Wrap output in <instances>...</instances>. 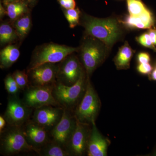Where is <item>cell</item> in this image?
I'll return each instance as SVG.
<instances>
[{
	"mask_svg": "<svg viewBox=\"0 0 156 156\" xmlns=\"http://www.w3.org/2000/svg\"><path fill=\"white\" fill-rule=\"evenodd\" d=\"M83 18V25L87 35L98 39L109 48L119 39L122 30L116 20L101 19L87 15Z\"/></svg>",
	"mask_w": 156,
	"mask_h": 156,
	"instance_id": "cell-1",
	"label": "cell"
},
{
	"mask_svg": "<svg viewBox=\"0 0 156 156\" xmlns=\"http://www.w3.org/2000/svg\"><path fill=\"white\" fill-rule=\"evenodd\" d=\"M87 36L88 37L84 40L79 50L87 77H89L105 60L109 48L98 39Z\"/></svg>",
	"mask_w": 156,
	"mask_h": 156,
	"instance_id": "cell-2",
	"label": "cell"
},
{
	"mask_svg": "<svg viewBox=\"0 0 156 156\" xmlns=\"http://www.w3.org/2000/svg\"><path fill=\"white\" fill-rule=\"evenodd\" d=\"M79 49L53 43L42 45L34 51L28 70L44 63L61 62L69 55L77 52Z\"/></svg>",
	"mask_w": 156,
	"mask_h": 156,
	"instance_id": "cell-3",
	"label": "cell"
},
{
	"mask_svg": "<svg viewBox=\"0 0 156 156\" xmlns=\"http://www.w3.org/2000/svg\"><path fill=\"white\" fill-rule=\"evenodd\" d=\"M85 73L72 86H66L56 82L53 87V93L59 106L69 109L76 105L83 96L86 89L87 76Z\"/></svg>",
	"mask_w": 156,
	"mask_h": 156,
	"instance_id": "cell-4",
	"label": "cell"
},
{
	"mask_svg": "<svg viewBox=\"0 0 156 156\" xmlns=\"http://www.w3.org/2000/svg\"><path fill=\"white\" fill-rule=\"evenodd\" d=\"M100 107V101L96 91L87 77L86 90L76 111V119L82 123L91 124L95 122Z\"/></svg>",
	"mask_w": 156,
	"mask_h": 156,
	"instance_id": "cell-5",
	"label": "cell"
},
{
	"mask_svg": "<svg viewBox=\"0 0 156 156\" xmlns=\"http://www.w3.org/2000/svg\"><path fill=\"white\" fill-rule=\"evenodd\" d=\"M1 139V151L5 154L13 155L22 152H39L37 148L30 145L19 127H13L5 132Z\"/></svg>",
	"mask_w": 156,
	"mask_h": 156,
	"instance_id": "cell-6",
	"label": "cell"
},
{
	"mask_svg": "<svg viewBox=\"0 0 156 156\" xmlns=\"http://www.w3.org/2000/svg\"><path fill=\"white\" fill-rule=\"evenodd\" d=\"M53 87L30 86L26 90L23 101L31 109L46 105L59 106L53 96Z\"/></svg>",
	"mask_w": 156,
	"mask_h": 156,
	"instance_id": "cell-7",
	"label": "cell"
},
{
	"mask_svg": "<svg viewBox=\"0 0 156 156\" xmlns=\"http://www.w3.org/2000/svg\"><path fill=\"white\" fill-rule=\"evenodd\" d=\"M73 54L66 57L58 65L57 81L66 86L74 85L85 73L80 62Z\"/></svg>",
	"mask_w": 156,
	"mask_h": 156,
	"instance_id": "cell-8",
	"label": "cell"
},
{
	"mask_svg": "<svg viewBox=\"0 0 156 156\" xmlns=\"http://www.w3.org/2000/svg\"><path fill=\"white\" fill-rule=\"evenodd\" d=\"M58 65L46 63L27 70L30 86L54 87L56 83Z\"/></svg>",
	"mask_w": 156,
	"mask_h": 156,
	"instance_id": "cell-9",
	"label": "cell"
},
{
	"mask_svg": "<svg viewBox=\"0 0 156 156\" xmlns=\"http://www.w3.org/2000/svg\"><path fill=\"white\" fill-rule=\"evenodd\" d=\"M90 131L89 124L81 122L76 119L75 129L66 146L70 154L83 156L87 153Z\"/></svg>",
	"mask_w": 156,
	"mask_h": 156,
	"instance_id": "cell-10",
	"label": "cell"
},
{
	"mask_svg": "<svg viewBox=\"0 0 156 156\" xmlns=\"http://www.w3.org/2000/svg\"><path fill=\"white\" fill-rule=\"evenodd\" d=\"M76 119L73 117L68 109L64 108L61 119L52 132L54 142L62 147L67 146L75 129Z\"/></svg>",
	"mask_w": 156,
	"mask_h": 156,
	"instance_id": "cell-11",
	"label": "cell"
},
{
	"mask_svg": "<svg viewBox=\"0 0 156 156\" xmlns=\"http://www.w3.org/2000/svg\"><path fill=\"white\" fill-rule=\"evenodd\" d=\"M30 109L16 96L10 98L5 113V119L12 127H19L28 119Z\"/></svg>",
	"mask_w": 156,
	"mask_h": 156,
	"instance_id": "cell-12",
	"label": "cell"
},
{
	"mask_svg": "<svg viewBox=\"0 0 156 156\" xmlns=\"http://www.w3.org/2000/svg\"><path fill=\"white\" fill-rule=\"evenodd\" d=\"M64 108L58 106L46 105L36 109L34 122L46 130L54 128L61 119Z\"/></svg>",
	"mask_w": 156,
	"mask_h": 156,
	"instance_id": "cell-13",
	"label": "cell"
},
{
	"mask_svg": "<svg viewBox=\"0 0 156 156\" xmlns=\"http://www.w3.org/2000/svg\"><path fill=\"white\" fill-rule=\"evenodd\" d=\"M108 144V140L98 131L95 122H92L87 145V155L107 156Z\"/></svg>",
	"mask_w": 156,
	"mask_h": 156,
	"instance_id": "cell-14",
	"label": "cell"
},
{
	"mask_svg": "<svg viewBox=\"0 0 156 156\" xmlns=\"http://www.w3.org/2000/svg\"><path fill=\"white\" fill-rule=\"evenodd\" d=\"M22 130L27 141L34 147L42 146L47 142V130L34 122L29 123Z\"/></svg>",
	"mask_w": 156,
	"mask_h": 156,
	"instance_id": "cell-15",
	"label": "cell"
},
{
	"mask_svg": "<svg viewBox=\"0 0 156 156\" xmlns=\"http://www.w3.org/2000/svg\"><path fill=\"white\" fill-rule=\"evenodd\" d=\"M121 22L131 28L149 29L155 28L156 21L153 14L147 9L144 13L138 16H127Z\"/></svg>",
	"mask_w": 156,
	"mask_h": 156,
	"instance_id": "cell-16",
	"label": "cell"
},
{
	"mask_svg": "<svg viewBox=\"0 0 156 156\" xmlns=\"http://www.w3.org/2000/svg\"><path fill=\"white\" fill-rule=\"evenodd\" d=\"M134 53V50H132L128 42H125L124 45L119 49L114 59V62L117 69H128L130 68V62Z\"/></svg>",
	"mask_w": 156,
	"mask_h": 156,
	"instance_id": "cell-17",
	"label": "cell"
},
{
	"mask_svg": "<svg viewBox=\"0 0 156 156\" xmlns=\"http://www.w3.org/2000/svg\"><path fill=\"white\" fill-rule=\"evenodd\" d=\"M20 56V52L16 46L9 45L4 48L0 53L1 68H9L17 61Z\"/></svg>",
	"mask_w": 156,
	"mask_h": 156,
	"instance_id": "cell-18",
	"label": "cell"
},
{
	"mask_svg": "<svg viewBox=\"0 0 156 156\" xmlns=\"http://www.w3.org/2000/svg\"><path fill=\"white\" fill-rule=\"evenodd\" d=\"M27 3L24 0H18L9 3L7 5V15L11 20H16L28 11Z\"/></svg>",
	"mask_w": 156,
	"mask_h": 156,
	"instance_id": "cell-19",
	"label": "cell"
},
{
	"mask_svg": "<svg viewBox=\"0 0 156 156\" xmlns=\"http://www.w3.org/2000/svg\"><path fill=\"white\" fill-rule=\"evenodd\" d=\"M14 26L18 36L21 39L25 37L29 32L31 27V19L30 14H26L16 19Z\"/></svg>",
	"mask_w": 156,
	"mask_h": 156,
	"instance_id": "cell-20",
	"label": "cell"
},
{
	"mask_svg": "<svg viewBox=\"0 0 156 156\" xmlns=\"http://www.w3.org/2000/svg\"><path fill=\"white\" fill-rule=\"evenodd\" d=\"M16 30L10 24L3 23L0 26V42L1 44H5L14 41L17 38Z\"/></svg>",
	"mask_w": 156,
	"mask_h": 156,
	"instance_id": "cell-21",
	"label": "cell"
},
{
	"mask_svg": "<svg viewBox=\"0 0 156 156\" xmlns=\"http://www.w3.org/2000/svg\"><path fill=\"white\" fill-rule=\"evenodd\" d=\"M43 155L46 156H66L70 155L67 151L65 150L62 146L54 142L46 146L42 151Z\"/></svg>",
	"mask_w": 156,
	"mask_h": 156,
	"instance_id": "cell-22",
	"label": "cell"
},
{
	"mask_svg": "<svg viewBox=\"0 0 156 156\" xmlns=\"http://www.w3.org/2000/svg\"><path fill=\"white\" fill-rule=\"evenodd\" d=\"M129 15L137 16L144 13L147 9L141 0H127Z\"/></svg>",
	"mask_w": 156,
	"mask_h": 156,
	"instance_id": "cell-23",
	"label": "cell"
},
{
	"mask_svg": "<svg viewBox=\"0 0 156 156\" xmlns=\"http://www.w3.org/2000/svg\"><path fill=\"white\" fill-rule=\"evenodd\" d=\"M64 13L66 18L69 23L70 28H73L79 24L80 23V11L77 9H65Z\"/></svg>",
	"mask_w": 156,
	"mask_h": 156,
	"instance_id": "cell-24",
	"label": "cell"
},
{
	"mask_svg": "<svg viewBox=\"0 0 156 156\" xmlns=\"http://www.w3.org/2000/svg\"><path fill=\"white\" fill-rule=\"evenodd\" d=\"M12 75L20 89L25 90L29 87L30 82L28 74H27L25 71H15Z\"/></svg>",
	"mask_w": 156,
	"mask_h": 156,
	"instance_id": "cell-25",
	"label": "cell"
},
{
	"mask_svg": "<svg viewBox=\"0 0 156 156\" xmlns=\"http://www.w3.org/2000/svg\"><path fill=\"white\" fill-rule=\"evenodd\" d=\"M5 88L9 94L15 95L19 92L20 89L13 75H9L5 80Z\"/></svg>",
	"mask_w": 156,
	"mask_h": 156,
	"instance_id": "cell-26",
	"label": "cell"
},
{
	"mask_svg": "<svg viewBox=\"0 0 156 156\" xmlns=\"http://www.w3.org/2000/svg\"><path fill=\"white\" fill-rule=\"evenodd\" d=\"M136 40L140 44L142 45L144 47L150 48L156 52V48L153 44L150 37L147 32L143 34L139 37H136Z\"/></svg>",
	"mask_w": 156,
	"mask_h": 156,
	"instance_id": "cell-27",
	"label": "cell"
},
{
	"mask_svg": "<svg viewBox=\"0 0 156 156\" xmlns=\"http://www.w3.org/2000/svg\"><path fill=\"white\" fill-rule=\"evenodd\" d=\"M137 71L141 74L150 75L153 70V68L150 63L138 64L136 67Z\"/></svg>",
	"mask_w": 156,
	"mask_h": 156,
	"instance_id": "cell-28",
	"label": "cell"
},
{
	"mask_svg": "<svg viewBox=\"0 0 156 156\" xmlns=\"http://www.w3.org/2000/svg\"><path fill=\"white\" fill-rule=\"evenodd\" d=\"M58 3L63 9H75V0H58Z\"/></svg>",
	"mask_w": 156,
	"mask_h": 156,
	"instance_id": "cell-29",
	"label": "cell"
},
{
	"mask_svg": "<svg viewBox=\"0 0 156 156\" xmlns=\"http://www.w3.org/2000/svg\"><path fill=\"white\" fill-rule=\"evenodd\" d=\"M137 61L138 64L150 63L151 57L149 54L146 52H141L137 56Z\"/></svg>",
	"mask_w": 156,
	"mask_h": 156,
	"instance_id": "cell-30",
	"label": "cell"
},
{
	"mask_svg": "<svg viewBox=\"0 0 156 156\" xmlns=\"http://www.w3.org/2000/svg\"><path fill=\"white\" fill-rule=\"evenodd\" d=\"M147 32L150 37L153 44L156 49V29L155 28L149 29L147 31Z\"/></svg>",
	"mask_w": 156,
	"mask_h": 156,
	"instance_id": "cell-31",
	"label": "cell"
},
{
	"mask_svg": "<svg viewBox=\"0 0 156 156\" xmlns=\"http://www.w3.org/2000/svg\"><path fill=\"white\" fill-rule=\"evenodd\" d=\"M6 120L5 118H4L1 115L0 116V131L1 133L2 131L4 128H5V126H6Z\"/></svg>",
	"mask_w": 156,
	"mask_h": 156,
	"instance_id": "cell-32",
	"label": "cell"
},
{
	"mask_svg": "<svg viewBox=\"0 0 156 156\" xmlns=\"http://www.w3.org/2000/svg\"><path fill=\"white\" fill-rule=\"evenodd\" d=\"M7 11H6L5 8L2 5V4L0 5V16L1 18H2L5 16V14H7Z\"/></svg>",
	"mask_w": 156,
	"mask_h": 156,
	"instance_id": "cell-33",
	"label": "cell"
},
{
	"mask_svg": "<svg viewBox=\"0 0 156 156\" xmlns=\"http://www.w3.org/2000/svg\"><path fill=\"white\" fill-rule=\"evenodd\" d=\"M150 78L152 80L156 81V66L150 74Z\"/></svg>",
	"mask_w": 156,
	"mask_h": 156,
	"instance_id": "cell-34",
	"label": "cell"
},
{
	"mask_svg": "<svg viewBox=\"0 0 156 156\" xmlns=\"http://www.w3.org/2000/svg\"><path fill=\"white\" fill-rule=\"evenodd\" d=\"M9 0H3V2H4V4L5 5L7 6L9 3Z\"/></svg>",
	"mask_w": 156,
	"mask_h": 156,
	"instance_id": "cell-35",
	"label": "cell"
},
{
	"mask_svg": "<svg viewBox=\"0 0 156 156\" xmlns=\"http://www.w3.org/2000/svg\"><path fill=\"white\" fill-rule=\"evenodd\" d=\"M36 1V0H27V2H28L29 3H31V4H33Z\"/></svg>",
	"mask_w": 156,
	"mask_h": 156,
	"instance_id": "cell-36",
	"label": "cell"
},
{
	"mask_svg": "<svg viewBox=\"0 0 156 156\" xmlns=\"http://www.w3.org/2000/svg\"><path fill=\"white\" fill-rule=\"evenodd\" d=\"M152 155L156 156V151L154 152L152 154Z\"/></svg>",
	"mask_w": 156,
	"mask_h": 156,
	"instance_id": "cell-37",
	"label": "cell"
},
{
	"mask_svg": "<svg viewBox=\"0 0 156 156\" xmlns=\"http://www.w3.org/2000/svg\"><path fill=\"white\" fill-rule=\"evenodd\" d=\"M18 1V0H9V3L11 2H14V1Z\"/></svg>",
	"mask_w": 156,
	"mask_h": 156,
	"instance_id": "cell-38",
	"label": "cell"
}]
</instances>
